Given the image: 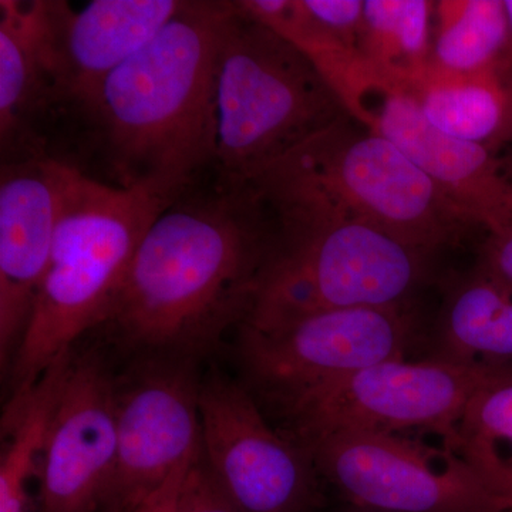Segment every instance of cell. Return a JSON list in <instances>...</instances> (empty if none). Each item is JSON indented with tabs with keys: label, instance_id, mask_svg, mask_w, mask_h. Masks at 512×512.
I'll return each instance as SVG.
<instances>
[{
	"label": "cell",
	"instance_id": "1",
	"mask_svg": "<svg viewBox=\"0 0 512 512\" xmlns=\"http://www.w3.org/2000/svg\"><path fill=\"white\" fill-rule=\"evenodd\" d=\"M274 238L251 185H194L148 227L97 328L124 348L177 360L212 348L251 313Z\"/></svg>",
	"mask_w": 512,
	"mask_h": 512
},
{
	"label": "cell",
	"instance_id": "2",
	"mask_svg": "<svg viewBox=\"0 0 512 512\" xmlns=\"http://www.w3.org/2000/svg\"><path fill=\"white\" fill-rule=\"evenodd\" d=\"M234 2L194 0L101 84L99 120L120 187L180 197L215 163L217 62Z\"/></svg>",
	"mask_w": 512,
	"mask_h": 512
},
{
	"label": "cell",
	"instance_id": "3",
	"mask_svg": "<svg viewBox=\"0 0 512 512\" xmlns=\"http://www.w3.org/2000/svg\"><path fill=\"white\" fill-rule=\"evenodd\" d=\"M57 218L49 266L9 367L13 394L99 326L148 227L177 198L120 187L56 160Z\"/></svg>",
	"mask_w": 512,
	"mask_h": 512
},
{
	"label": "cell",
	"instance_id": "4",
	"mask_svg": "<svg viewBox=\"0 0 512 512\" xmlns=\"http://www.w3.org/2000/svg\"><path fill=\"white\" fill-rule=\"evenodd\" d=\"M247 184L269 210L330 208L429 256L470 227L400 148L350 116L303 141Z\"/></svg>",
	"mask_w": 512,
	"mask_h": 512
},
{
	"label": "cell",
	"instance_id": "5",
	"mask_svg": "<svg viewBox=\"0 0 512 512\" xmlns=\"http://www.w3.org/2000/svg\"><path fill=\"white\" fill-rule=\"evenodd\" d=\"M275 238L244 323L271 325L338 308H403L429 255L370 222L330 210L271 212Z\"/></svg>",
	"mask_w": 512,
	"mask_h": 512
},
{
	"label": "cell",
	"instance_id": "6",
	"mask_svg": "<svg viewBox=\"0 0 512 512\" xmlns=\"http://www.w3.org/2000/svg\"><path fill=\"white\" fill-rule=\"evenodd\" d=\"M218 178L247 184L303 141L348 117L301 50L238 9L217 62Z\"/></svg>",
	"mask_w": 512,
	"mask_h": 512
},
{
	"label": "cell",
	"instance_id": "7",
	"mask_svg": "<svg viewBox=\"0 0 512 512\" xmlns=\"http://www.w3.org/2000/svg\"><path fill=\"white\" fill-rule=\"evenodd\" d=\"M498 365L389 360L315 387L284 409L303 444L330 434L429 429L453 447L468 400Z\"/></svg>",
	"mask_w": 512,
	"mask_h": 512
},
{
	"label": "cell",
	"instance_id": "8",
	"mask_svg": "<svg viewBox=\"0 0 512 512\" xmlns=\"http://www.w3.org/2000/svg\"><path fill=\"white\" fill-rule=\"evenodd\" d=\"M342 503L387 512H512L457 451L399 434L339 433L303 444Z\"/></svg>",
	"mask_w": 512,
	"mask_h": 512
},
{
	"label": "cell",
	"instance_id": "9",
	"mask_svg": "<svg viewBox=\"0 0 512 512\" xmlns=\"http://www.w3.org/2000/svg\"><path fill=\"white\" fill-rule=\"evenodd\" d=\"M413 338L403 308H338L271 325H241L249 376L282 404L357 370L404 359Z\"/></svg>",
	"mask_w": 512,
	"mask_h": 512
},
{
	"label": "cell",
	"instance_id": "10",
	"mask_svg": "<svg viewBox=\"0 0 512 512\" xmlns=\"http://www.w3.org/2000/svg\"><path fill=\"white\" fill-rule=\"evenodd\" d=\"M201 454L239 512H320L312 458L269 427L251 394L222 376L200 383Z\"/></svg>",
	"mask_w": 512,
	"mask_h": 512
},
{
	"label": "cell",
	"instance_id": "11",
	"mask_svg": "<svg viewBox=\"0 0 512 512\" xmlns=\"http://www.w3.org/2000/svg\"><path fill=\"white\" fill-rule=\"evenodd\" d=\"M200 383L180 363H158L117 386V458L101 512L137 510L201 454Z\"/></svg>",
	"mask_w": 512,
	"mask_h": 512
},
{
	"label": "cell",
	"instance_id": "12",
	"mask_svg": "<svg viewBox=\"0 0 512 512\" xmlns=\"http://www.w3.org/2000/svg\"><path fill=\"white\" fill-rule=\"evenodd\" d=\"M352 119L400 148L470 227L490 235L512 229V177L494 151L437 130L382 79L360 99Z\"/></svg>",
	"mask_w": 512,
	"mask_h": 512
},
{
	"label": "cell",
	"instance_id": "13",
	"mask_svg": "<svg viewBox=\"0 0 512 512\" xmlns=\"http://www.w3.org/2000/svg\"><path fill=\"white\" fill-rule=\"evenodd\" d=\"M117 458V384L94 356H74L39 470L37 512H101Z\"/></svg>",
	"mask_w": 512,
	"mask_h": 512
},
{
	"label": "cell",
	"instance_id": "14",
	"mask_svg": "<svg viewBox=\"0 0 512 512\" xmlns=\"http://www.w3.org/2000/svg\"><path fill=\"white\" fill-rule=\"evenodd\" d=\"M185 0H94L80 12L45 2L50 104L89 111L101 84L181 12Z\"/></svg>",
	"mask_w": 512,
	"mask_h": 512
},
{
	"label": "cell",
	"instance_id": "15",
	"mask_svg": "<svg viewBox=\"0 0 512 512\" xmlns=\"http://www.w3.org/2000/svg\"><path fill=\"white\" fill-rule=\"evenodd\" d=\"M57 218L56 160L3 165L0 181V362L9 372L45 278Z\"/></svg>",
	"mask_w": 512,
	"mask_h": 512
},
{
	"label": "cell",
	"instance_id": "16",
	"mask_svg": "<svg viewBox=\"0 0 512 512\" xmlns=\"http://www.w3.org/2000/svg\"><path fill=\"white\" fill-rule=\"evenodd\" d=\"M387 84L409 97L424 119L448 136L494 153L512 140V79L500 70L456 73L429 62Z\"/></svg>",
	"mask_w": 512,
	"mask_h": 512
},
{
	"label": "cell",
	"instance_id": "17",
	"mask_svg": "<svg viewBox=\"0 0 512 512\" xmlns=\"http://www.w3.org/2000/svg\"><path fill=\"white\" fill-rule=\"evenodd\" d=\"M45 2H0V136L3 148L50 104Z\"/></svg>",
	"mask_w": 512,
	"mask_h": 512
},
{
	"label": "cell",
	"instance_id": "18",
	"mask_svg": "<svg viewBox=\"0 0 512 512\" xmlns=\"http://www.w3.org/2000/svg\"><path fill=\"white\" fill-rule=\"evenodd\" d=\"M439 359L511 363L512 293L480 269L448 292L437 326Z\"/></svg>",
	"mask_w": 512,
	"mask_h": 512
},
{
	"label": "cell",
	"instance_id": "19",
	"mask_svg": "<svg viewBox=\"0 0 512 512\" xmlns=\"http://www.w3.org/2000/svg\"><path fill=\"white\" fill-rule=\"evenodd\" d=\"M73 353L63 356L23 392L15 393L3 419L6 446L0 461V512H29V484L39 477L57 397Z\"/></svg>",
	"mask_w": 512,
	"mask_h": 512
},
{
	"label": "cell",
	"instance_id": "20",
	"mask_svg": "<svg viewBox=\"0 0 512 512\" xmlns=\"http://www.w3.org/2000/svg\"><path fill=\"white\" fill-rule=\"evenodd\" d=\"M453 450L504 497L512 494V363H501L468 400Z\"/></svg>",
	"mask_w": 512,
	"mask_h": 512
},
{
	"label": "cell",
	"instance_id": "21",
	"mask_svg": "<svg viewBox=\"0 0 512 512\" xmlns=\"http://www.w3.org/2000/svg\"><path fill=\"white\" fill-rule=\"evenodd\" d=\"M434 18L431 63L448 72L500 70L507 74L504 0H441L434 6Z\"/></svg>",
	"mask_w": 512,
	"mask_h": 512
},
{
	"label": "cell",
	"instance_id": "22",
	"mask_svg": "<svg viewBox=\"0 0 512 512\" xmlns=\"http://www.w3.org/2000/svg\"><path fill=\"white\" fill-rule=\"evenodd\" d=\"M434 6L427 0H365L359 52L383 82H400L430 62Z\"/></svg>",
	"mask_w": 512,
	"mask_h": 512
},
{
	"label": "cell",
	"instance_id": "23",
	"mask_svg": "<svg viewBox=\"0 0 512 512\" xmlns=\"http://www.w3.org/2000/svg\"><path fill=\"white\" fill-rule=\"evenodd\" d=\"M170 512H239L212 477L202 454L178 488Z\"/></svg>",
	"mask_w": 512,
	"mask_h": 512
},
{
	"label": "cell",
	"instance_id": "24",
	"mask_svg": "<svg viewBox=\"0 0 512 512\" xmlns=\"http://www.w3.org/2000/svg\"><path fill=\"white\" fill-rule=\"evenodd\" d=\"M303 5L320 28L359 52L365 0H303Z\"/></svg>",
	"mask_w": 512,
	"mask_h": 512
},
{
	"label": "cell",
	"instance_id": "25",
	"mask_svg": "<svg viewBox=\"0 0 512 512\" xmlns=\"http://www.w3.org/2000/svg\"><path fill=\"white\" fill-rule=\"evenodd\" d=\"M478 269L512 293V229L488 235Z\"/></svg>",
	"mask_w": 512,
	"mask_h": 512
},
{
	"label": "cell",
	"instance_id": "26",
	"mask_svg": "<svg viewBox=\"0 0 512 512\" xmlns=\"http://www.w3.org/2000/svg\"><path fill=\"white\" fill-rule=\"evenodd\" d=\"M184 477L185 474L178 476L165 485L163 490L158 491L157 494H154L150 500L143 504L141 512H170L171 505L174 503L175 495H177L178 488L183 483Z\"/></svg>",
	"mask_w": 512,
	"mask_h": 512
},
{
	"label": "cell",
	"instance_id": "27",
	"mask_svg": "<svg viewBox=\"0 0 512 512\" xmlns=\"http://www.w3.org/2000/svg\"><path fill=\"white\" fill-rule=\"evenodd\" d=\"M505 13L508 22V52L505 60V73L512 79V0H504Z\"/></svg>",
	"mask_w": 512,
	"mask_h": 512
},
{
	"label": "cell",
	"instance_id": "28",
	"mask_svg": "<svg viewBox=\"0 0 512 512\" xmlns=\"http://www.w3.org/2000/svg\"><path fill=\"white\" fill-rule=\"evenodd\" d=\"M326 512H387V511L372 510V508L359 507V505L342 503V501H340L339 505H336V507H333L332 510H328Z\"/></svg>",
	"mask_w": 512,
	"mask_h": 512
},
{
	"label": "cell",
	"instance_id": "29",
	"mask_svg": "<svg viewBox=\"0 0 512 512\" xmlns=\"http://www.w3.org/2000/svg\"><path fill=\"white\" fill-rule=\"evenodd\" d=\"M141 507H143V505H140V507L137 508V510H134V511H128V512H141Z\"/></svg>",
	"mask_w": 512,
	"mask_h": 512
},
{
	"label": "cell",
	"instance_id": "30",
	"mask_svg": "<svg viewBox=\"0 0 512 512\" xmlns=\"http://www.w3.org/2000/svg\"><path fill=\"white\" fill-rule=\"evenodd\" d=\"M510 500L512 501V494L510 495Z\"/></svg>",
	"mask_w": 512,
	"mask_h": 512
}]
</instances>
